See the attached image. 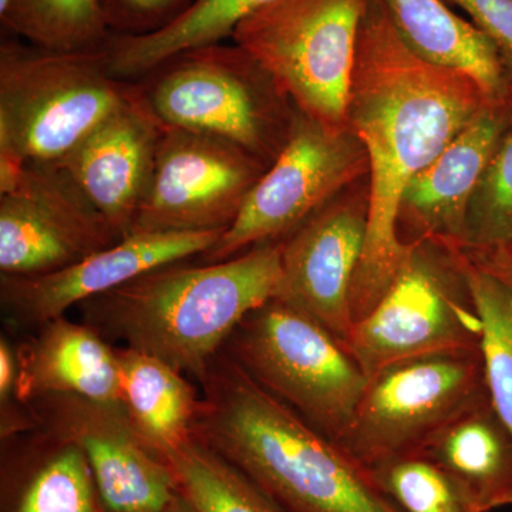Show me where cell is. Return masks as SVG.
I'll list each match as a JSON object with an SVG mask.
<instances>
[{"label": "cell", "mask_w": 512, "mask_h": 512, "mask_svg": "<svg viewBox=\"0 0 512 512\" xmlns=\"http://www.w3.org/2000/svg\"><path fill=\"white\" fill-rule=\"evenodd\" d=\"M491 101L467 74L421 59L397 32L383 0H369L357 36L346 126L369 157V221L353 282V325L393 284L412 244L399 237L410 181Z\"/></svg>", "instance_id": "obj_1"}, {"label": "cell", "mask_w": 512, "mask_h": 512, "mask_svg": "<svg viewBox=\"0 0 512 512\" xmlns=\"http://www.w3.org/2000/svg\"><path fill=\"white\" fill-rule=\"evenodd\" d=\"M460 261L484 323L481 350L488 394L512 433V289L464 249Z\"/></svg>", "instance_id": "obj_25"}, {"label": "cell", "mask_w": 512, "mask_h": 512, "mask_svg": "<svg viewBox=\"0 0 512 512\" xmlns=\"http://www.w3.org/2000/svg\"><path fill=\"white\" fill-rule=\"evenodd\" d=\"M225 231L141 232L45 275H0V305L9 322L35 326L158 266L205 254Z\"/></svg>", "instance_id": "obj_15"}, {"label": "cell", "mask_w": 512, "mask_h": 512, "mask_svg": "<svg viewBox=\"0 0 512 512\" xmlns=\"http://www.w3.org/2000/svg\"><path fill=\"white\" fill-rule=\"evenodd\" d=\"M370 471L403 512H477L463 487L426 456L400 458Z\"/></svg>", "instance_id": "obj_28"}, {"label": "cell", "mask_w": 512, "mask_h": 512, "mask_svg": "<svg viewBox=\"0 0 512 512\" xmlns=\"http://www.w3.org/2000/svg\"><path fill=\"white\" fill-rule=\"evenodd\" d=\"M161 457L194 512H285L195 430Z\"/></svg>", "instance_id": "obj_23"}, {"label": "cell", "mask_w": 512, "mask_h": 512, "mask_svg": "<svg viewBox=\"0 0 512 512\" xmlns=\"http://www.w3.org/2000/svg\"><path fill=\"white\" fill-rule=\"evenodd\" d=\"M281 248L265 242L214 264L158 266L77 308L107 342L121 340L200 383L239 323L278 298Z\"/></svg>", "instance_id": "obj_3"}, {"label": "cell", "mask_w": 512, "mask_h": 512, "mask_svg": "<svg viewBox=\"0 0 512 512\" xmlns=\"http://www.w3.org/2000/svg\"><path fill=\"white\" fill-rule=\"evenodd\" d=\"M18 355L19 403L72 394L121 406L116 349L84 322L57 318L43 323Z\"/></svg>", "instance_id": "obj_18"}, {"label": "cell", "mask_w": 512, "mask_h": 512, "mask_svg": "<svg viewBox=\"0 0 512 512\" xmlns=\"http://www.w3.org/2000/svg\"><path fill=\"white\" fill-rule=\"evenodd\" d=\"M16 383H18V355L13 352L9 340H0V403H2V417L10 412L12 400L16 397Z\"/></svg>", "instance_id": "obj_31"}, {"label": "cell", "mask_w": 512, "mask_h": 512, "mask_svg": "<svg viewBox=\"0 0 512 512\" xmlns=\"http://www.w3.org/2000/svg\"><path fill=\"white\" fill-rule=\"evenodd\" d=\"M274 0H194L180 18L150 35L110 33L104 50L110 73L123 82H137L168 57L217 45L234 35L242 20Z\"/></svg>", "instance_id": "obj_21"}, {"label": "cell", "mask_w": 512, "mask_h": 512, "mask_svg": "<svg viewBox=\"0 0 512 512\" xmlns=\"http://www.w3.org/2000/svg\"><path fill=\"white\" fill-rule=\"evenodd\" d=\"M471 256V255H470ZM477 264L484 266L488 271L500 276L501 279L512 289V255L497 256V258L477 259L471 256Z\"/></svg>", "instance_id": "obj_32"}, {"label": "cell", "mask_w": 512, "mask_h": 512, "mask_svg": "<svg viewBox=\"0 0 512 512\" xmlns=\"http://www.w3.org/2000/svg\"><path fill=\"white\" fill-rule=\"evenodd\" d=\"M369 171L366 148L353 131L329 130L298 110L284 150L201 262L227 261L256 245L284 241Z\"/></svg>", "instance_id": "obj_10"}, {"label": "cell", "mask_w": 512, "mask_h": 512, "mask_svg": "<svg viewBox=\"0 0 512 512\" xmlns=\"http://www.w3.org/2000/svg\"><path fill=\"white\" fill-rule=\"evenodd\" d=\"M406 45L421 59L457 70L480 86L497 82L503 70L494 43L443 0H383Z\"/></svg>", "instance_id": "obj_22"}, {"label": "cell", "mask_w": 512, "mask_h": 512, "mask_svg": "<svg viewBox=\"0 0 512 512\" xmlns=\"http://www.w3.org/2000/svg\"><path fill=\"white\" fill-rule=\"evenodd\" d=\"M3 30L46 49L94 50L110 36L99 0H12Z\"/></svg>", "instance_id": "obj_24"}, {"label": "cell", "mask_w": 512, "mask_h": 512, "mask_svg": "<svg viewBox=\"0 0 512 512\" xmlns=\"http://www.w3.org/2000/svg\"><path fill=\"white\" fill-rule=\"evenodd\" d=\"M266 170L228 141L165 126L131 234L227 231Z\"/></svg>", "instance_id": "obj_11"}, {"label": "cell", "mask_w": 512, "mask_h": 512, "mask_svg": "<svg viewBox=\"0 0 512 512\" xmlns=\"http://www.w3.org/2000/svg\"><path fill=\"white\" fill-rule=\"evenodd\" d=\"M10 2H12V0H0V15L9 8Z\"/></svg>", "instance_id": "obj_34"}, {"label": "cell", "mask_w": 512, "mask_h": 512, "mask_svg": "<svg viewBox=\"0 0 512 512\" xmlns=\"http://www.w3.org/2000/svg\"><path fill=\"white\" fill-rule=\"evenodd\" d=\"M201 386L195 433L285 512H403L340 444L221 350Z\"/></svg>", "instance_id": "obj_2"}, {"label": "cell", "mask_w": 512, "mask_h": 512, "mask_svg": "<svg viewBox=\"0 0 512 512\" xmlns=\"http://www.w3.org/2000/svg\"><path fill=\"white\" fill-rule=\"evenodd\" d=\"M164 128L134 82L130 99L57 163L120 238L131 234L146 200Z\"/></svg>", "instance_id": "obj_16"}, {"label": "cell", "mask_w": 512, "mask_h": 512, "mask_svg": "<svg viewBox=\"0 0 512 512\" xmlns=\"http://www.w3.org/2000/svg\"><path fill=\"white\" fill-rule=\"evenodd\" d=\"M369 221V183L352 185L282 241L278 299L308 313L346 346L350 296Z\"/></svg>", "instance_id": "obj_14"}, {"label": "cell", "mask_w": 512, "mask_h": 512, "mask_svg": "<svg viewBox=\"0 0 512 512\" xmlns=\"http://www.w3.org/2000/svg\"><path fill=\"white\" fill-rule=\"evenodd\" d=\"M134 82L110 73L104 47L46 49L0 43V157L57 164L123 106Z\"/></svg>", "instance_id": "obj_4"}, {"label": "cell", "mask_w": 512, "mask_h": 512, "mask_svg": "<svg viewBox=\"0 0 512 512\" xmlns=\"http://www.w3.org/2000/svg\"><path fill=\"white\" fill-rule=\"evenodd\" d=\"M510 101L491 100L436 160L410 181L400 202L403 244L463 248L468 204L508 124Z\"/></svg>", "instance_id": "obj_17"}, {"label": "cell", "mask_w": 512, "mask_h": 512, "mask_svg": "<svg viewBox=\"0 0 512 512\" xmlns=\"http://www.w3.org/2000/svg\"><path fill=\"white\" fill-rule=\"evenodd\" d=\"M116 349L121 406L158 454L194 433L201 394L177 369L140 350Z\"/></svg>", "instance_id": "obj_20"}, {"label": "cell", "mask_w": 512, "mask_h": 512, "mask_svg": "<svg viewBox=\"0 0 512 512\" xmlns=\"http://www.w3.org/2000/svg\"><path fill=\"white\" fill-rule=\"evenodd\" d=\"M500 143L468 204L463 249L478 259L512 255V79Z\"/></svg>", "instance_id": "obj_26"}, {"label": "cell", "mask_w": 512, "mask_h": 512, "mask_svg": "<svg viewBox=\"0 0 512 512\" xmlns=\"http://www.w3.org/2000/svg\"><path fill=\"white\" fill-rule=\"evenodd\" d=\"M222 350L266 392L340 443L367 377L346 346L312 316L271 299L239 323Z\"/></svg>", "instance_id": "obj_6"}, {"label": "cell", "mask_w": 512, "mask_h": 512, "mask_svg": "<svg viewBox=\"0 0 512 512\" xmlns=\"http://www.w3.org/2000/svg\"><path fill=\"white\" fill-rule=\"evenodd\" d=\"M52 440V457L32 474L13 512H99L92 468L82 448Z\"/></svg>", "instance_id": "obj_27"}, {"label": "cell", "mask_w": 512, "mask_h": 512, "mask_svg": "<svg viewBox=\"0 0 512 512\" xmlns=\"http://www.w3.org/2000/svg\"><path fill=\"white\" fill-rule=\"evenodd\" d=\"M420 456L444 468L477 512L512 505V433L490 396L448 423Z\"/></svg>", "instance_id": "obj_19"}, {"label": "cell", "mask_w": 512, "mask_h": 512, "mask_svg": "<svg viewBox=\"0 0 512 512\" xmlns=\"http://www.w3.org/2000/svg\"><path fill=\"white\" fill-rule=\"evenodd\" d=\"M470 16L471 23L497 47L512 79V0H443Z\"/></svg>", "instance_id": "obj_30"}, {"label": "cell", "mask_w": 512, "mask_h": 512, "mask_svg": "<svg viewBox=\"0 0 512 512\" xmlns=\"http://www.w3.org/2000/svg\"><path fill=\"white\" fill-rule=\"evenodd\" d=\"M367 3L274 0L242 20L231 39L271 74L301 113L329 130H345Z\"/></svg>", "instance_id": "obj_7"}, {"label": "cell", "mask_w": 512, "mask_h": 512, "mask_svg": "<svg viewBox=\"0 0 512 512\" xmlns=\"http://www.w3.org/2000/svg\"><path fill=\"white\" fill-rule=\"evenodd\" d=\"M487 396L481 348L400 360L367 379L339 444L367 470L420 456L448 423Z\"/></svg>", "instance_id": "obj_9"}, {"label": "cell", "mask_w": 512, "mask_h": 512, "mask_svg": "<svg viewBox=\"0 0 512 512\" xmlns=\"http://www.w3.org/2000/svg\"><path fill=\"white\" fill-rule=\"evenodd\" d=\"M99 3L110 33L141 36L173 23L194 0H99Z\"/></svg>", "instance_id": "obj_29"}, {"label": "cell", "mask_w": 512, "mask_h": 512, "mask_svg": "<svg viewBox=\"0 0 512 512\" xmlns=\"http://www.w3.org/2000/svg\"><path fill=\"white\" fill-rule=\"evenodd\" d=\"M136 83L164 126L228 141L268 167L298 113L271 74L235 43L184 50Z\"/></svg>", "instance_id": "obj_5"}, {"label": "cell", "mask_w": 512, "mask_h": 512, "mask_svg": "<svg viewBox=\"0 0 512 512\" xmlns=\"http://www.w3.org/2000/svg\"><path fill=\"white\" fill-rule=\"evenodd\" d=\"M460 252L413 242L383 298L350 330L346 349L367 379L400 360L481 348L484 323Z\"/></svg>", "instance_id": "obj_8"}, {"label": "cell", "mask_w": 512, "mask_h": 512, "mask_svg": "<svg viewBox=\"0 0 512 512\" xmlns=\"http://www.w3.org/2000/svg\"><path fill=\"white\" fill-rule=\"evenodd\" d=\"M120 239L59 164L26 163L0 194V275L50 274Z\"/></svg>", "instance_id": "obj_12"}, {"label": "cell", "mask_w": 512, "mask_h": 512, "mask_svg": "<svg viewBox=\"0 0 512 512\" xmlns=\"http://www.w3.org/2000/svg\"><path fill=\"white\" fill-rule=\"evenodd\" d=\"M161 512H194L191 510L190 505L185 503L184 498L180 501V503L175 504L174 507L168 508V510Z\"/></svg>", "instance_id": "obj_33"}, {"label": "cell", "mask_w": 512, "mask_h": 512, "mask_svg": "<svg viewBox=\"0 0 512 512\" xmlns=\"http://www.w3.org/2000/svg\"><path fill=\"white\" fill-rule=\"evenodd\" d=\"M29 406L47 436L82 448L106 512H161L183 500L173 471L123 407L72 394L42 397Z\"/></svg>", "instance_id": "obj_13"}]
</instances>
